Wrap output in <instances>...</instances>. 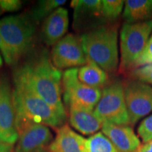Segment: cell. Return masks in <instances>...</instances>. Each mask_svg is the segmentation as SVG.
I'll return each instance as SVG.
<instances>
[{
  "label": "cell",
  "instance_id": "15",
  "mask_svg": "<svg viewBox=\"0 0 152 152\" xmlns=\"http://www.w3.org/2000/svg\"><path fill=\"white\" fill-rule=\"evenodd\" d=\"M100 0H74L71 6L74 9L73 28L83 30L88 28L90 19L103 17Z\"/></svg>",
  "mask_w": 152,
  "mask_h": 152
},
{
  "label": "cell",
  "instance_id": "5",
  "mask_svg": "<svg viewBox=\"0 0 152 152\" xmlns=\"http://www.w3.org/2000/svg\"><path fill=\"white\" fill-rule=\"evenodd\" d=\"M152 33V20L123 25L121 31L120 71H132L134 63L143 53Z\"/></svg>",
  "mask_w": 152,
  "mask_h": 152
},
{
  "label": "cell",
  "instance_id": "19",
  "mask_svg": "<svg viewBox=\"0 0 152 152\" xmlns=\"http://www.w3.org/2000/svg\"><path fill=\"white\" fill-rule=\"evenodd\" d=\"M66 0H41L31 9L30 16L36 24L43 18H47L52 13L66 4Z\"/></svg>",
  "mask_w": 152,
  "mask_h": 152
},
{
  "label": "cell",
  "instance_id": "4",
  "mask_svg": "<svg viewBox=\"0 0 152 152\" xmlns=\"http://www.w3.org/2000/svg\"><path fill=\"white\" fill-rule=\"evenodd\" d=\"M35 25L30 15L26 14L0 19V35L10 55V66H16L30 52L35 35Z\"/></svg>",
  "mask_w": 152,
  "mask_h": 152
},
{
  "label": "cell",
  "instance_id": "7",
  "mask_svg": "<svg viewBox=\"0 0 152 152\" xmlns=\"http://www.w3.org/2000/svg\"><path fill=\"white\" fill-rule=\"evenodd\" d=\"M62 92L66 106H77L94 111L102 90L88 86L78 78V68L66 69L62 75Z\"/></svg>",
  "mask_w": 152,
  "mask_h": 152
},
{
  "label": "cell",
  "instance_id": "6",
  "mask_svg": "<svg viewBox=\"0 0 152 152\" xmlns=\"http://www.w3.org/2000/svg\"><path fill=\"white\" fill-rule=\"evenodd\" d=\"M94 113L102 123L129 125L130 118L125 99L123 83L115 80L102 89Z\"/></svg>",
  "mask_w": 152,
  "mask_h": 152
},
{
  "label": "cell",
  "instance_id": "24",
  "mask_svg": "<svg viewBox=\"0 0 152 152\" xmlns=\"http://www.w3.org/2000/svg\"><path fill=\"white\" fill-rule=\"evenodd\" d=\"M151 64H152V34L150 36L143 53L134 63L132 71L135 68Z\"/></svg>",
  "mask_w": 152,
  "mask_h": 152
},
{
  "label": "cell",
  "instance_id": "13",
  "mask_svg": "<svg viewBox=\"0 0 152 152\" xmlns=\"http://www.w3.org/2000/svg\"><path fill=\"white\" fill-rule=\"evenodd\" d=\"M69 26L68 11L59 7L44 20L41 29V37L47 46H52L62 39Z\"/></svg>",
  "mask_w": 152,
  "mask_h": 152
},
{
  "label": "cell",
  "instance_id": "27",
  "mask_svg": "<svg viewBox=\"0 0 152 152\" xmlns=\"http://www.w3.org/2000/svg\"><path fill=\"white\" fill-rule=\"evenodd\" d=\"M0 152H15L14 144L7 143L0 140Z\"/></svg>",
  "mask_w": 152,
  "mask_h": 152
},
{
  "label": "cell",
  "instance_id": "10",
  "mask_svg": "<svg viewBox=\"0 0 152 152\" xmlns=\"http://www.w3.org/2000/svg\"><path fill=\"white\" fill-rule=\"evenodd\" d=\"M51 58L55 67L59 70L85 65L87 56L80 37L71 33L64 36L53 47Z\"/></svg>",
  "mask_w": 152,
  "mask_h": 152
},
{
  "label": "cell",
  "instance_id": "28",
  "mask_svg": "<svg viewBox=\"0 0 152 152\" xmlns=\"http://www.w3.org/2000/svg\"><path fill=\"white\" fill-rule=\"evenodd\" d=\"M135 152H152V141L141 145Z\"/></svg>",
  "mask_w": 152,
  "mask_h": 152
},
{
  "label": "cell",
  "instance_id": "26",
  "mask_svg": "<svg viewBox=\"0 0 152 152\" xmlns=\"http://www.w3.org/2000/svg\"><path fill=\"white\" fill-rule=\"evenodd\" d=\"M0 52L3 55L4 60L7 63L8 65L10 66L11 64V60H10V55H9V51L7 49V47L6 46L5 43L4 42L2 38H1V35H0Z\"/></svg>",
  "mask_w": 152,
  "mask_h": 152
},
{
  "label": "cell",
  "instance_id": "25",
  "mask_svg": "<svg viewBox=\"0 0 152 152\" xmlns=\"http://www.w3.org/2000/svg\"><path fill=\"white\" fill-rule=\"evenodd\" d=\"M22 1L19 0H0V7L2 11L14 12L20 10Z\"/></svg>",
  "mask_w": 152,
  "mask_h": 152
},
{
  "label": "cell",
  "instance_id": "29",
  "mask_svg": "<svg viewBox=\"0 0 152 152\" xmlns=\"http://www.w3.org/2000/svg\"><path fill=\"white\" fill-rule=\"evenodd\" d=\"M3 65V61H2V58H1V55H0V68Z\"/></svg>",
  "mask_w": 152,
  "mask_h": 152
},
{
  "label": "cell",
  "instance_id": "8",
  "mask_svg": "<svg viewBox=\"0 0 152 152\" xmlns=\"http://www.w3.org/2000/svg\"><path fill=\"white\" fill-rule=\"evenodd\" d=\"M18 138L15 152H43L51 143L52 134L45 125L23 118H16Z\"/></svg>",
  "mask_w": 152,
  "mask_h": 152
},
{
  "label": "cell",
  "instance_id": "2",
  "mask_svg": "<svg viewBox=\"0 0 152 152\" xmlns=\"http://www.w3.org/2000/svg\"><path fill=\"white\" fill-rule=\"evenodd\" d=\"M13 96L16 118L59 128L66 120L35 92L21 75L13 73Z\"/></svg>",
  "mask_w": 152,
  "mask_h": 152
},
{
  "label": "cell",
  "instance_id": "16",
  "mask_svg": "<svg viewBox=\"0 0 152 152\" xmlns=\"http://www.w3.org/2000/svg\"><path fill=\"white\" fill-rule=\"evenodd\" d=\"M69 122L71 126L83 134H94L102 128L103 123L94 111L77 106H68Z\"/></svg>",
  "mask_w": 152,
  "mask_h": 152
},
{
  "label": "cell",
  "instance_id": "17",
  "mask_svg": "<svg viewBox=\"0 0 152 152\" xmlns=\"http://www.w3.org/2000/svg\"><path fill=\"white\" fill-rule=\"evenodd\" d=\"M123 16L128 23L152 20V0L125 1Z\"/></svg>",
  "mask_w": 152,
  "mask_h": 152
},
{
  "label": "cell",
  "instance_id": "9",
  "mask_svg": "<svg viewBox=\"0 0 152 152\" xmlns=\"http://www.w3.org/2000/svg\"><path fill=\"white\" fill-rule=\"evenodd\" d=\"M125 99L131 125L152 111V86L137 80L123 83Z\"/></svg>",
  "mask_w": 152,
  "mask_h": 152
},
{
  "label": "cell",
  "instance_id": "1",
  "mask_svg": "<svg viewBox=\"0 0 152 152\" xmlns=\"http://www.w3.org/2000/svg\"><path fill=\"white\" fill-rule=\"evenodd\" d=\"M14 71L21 75L37 94L66 119V109L61 99L63 75L53 64L51 55L47 49L34 53Z\"/></svg>",
  "mask_w": 152,
  "mask_h": 152
},
{
  "label": "cell",
  "instance_id": "18",
  "mask_svg": "<svg viewBox=\"0 0 152 152\" xmlns=\"http://www.w3.org/2000/svg\"><path fill=\"white\" fill-rule=\"evenodd\" d=\"M78 78L85 85L98 89L109 83L108 73L88 56L87 64L78 68Z\"/></svg>",
  "mask_w": 152,
  "mask_h": 152
},
{
  "label": "cell",
  "instance_id": "3",
  "mask_svg": "<svg viewBox=\"0 0 152 152\" xmlns=\"http://www.w3.org/2000/svg\"><path fill=\"white\" fill-rule=\"evenodd\" d=\"M85 54L106 73L118 67V30L115 26H104L85 32L80 37Z\"/></svg>",
  "mask_w": 152,
  "mask_h": 152
},
{
  "label": "cell",
  "instance_id": "12",
  "mask_svg": "<svg viewBox=\"0 0 152 152\" xmlns=\"http://www.w3.org/2000/svg\"><path fill=\"white\" fill-rule=\"evenodd\" d=\"M102 130L118 152H135L142 145L140 139L129 125L105 122L103 123Z\"/></svg>",
  "mask_w": 152,
  "mask_h": 152
},
{
  "label": "cell",
  "instance_id": "11",
  "mask_svg": "<svg viewBox=\"0 0 152 152\" xmlns=\"http://www.w3.org/2000/svg\"><path fill=\"white\" fill-rule=\"evenodd\" d=\"M13 88L7 77H0V140L14 144L18 134Z\"/></svg>",
  "mask_w": 152,
  "mask_h": 152
},
{
  "label": "cell",
  "instance_id": "23",
  "mask_svg": "<svg viewBox=\"0 0 152 152\" xmlns=\"http://www.w3.org/2000/svg\"><path fill=\"white\" fill-rule=\"evenodd\" d=\"M137 132L144 143L152 141V115L142 121L139 126Z\"/></svg>",
  "mask_w": 152,
  "mask_h": 152
},
{
  "label": "cell",
  "instance_id": "30",
  "mask_svg": "<svg viewBox=\"0 0 152 152\" xmlns=\"http://www.w3.org/2000/svg\"><path fill=\"white\" fill-rule=\"evenodd\" d=\"M1 13H2V10H1V7H0V15H1Z\"/></svg>",
  "mask_w": 152,
  "mask_h": 152
},
{
  "label": "cell",
  "instance_id": "14",
  "mask_svg": "<svg viewBox=\"0 0 152 152\" xmlns=\"http://www.w3.org/2000/svg\"><path fill=\"white\" fill-rule=\"evenodd\" d=\"M86 139L76 133L67 124L56 129L54 140L49 144V152H85Z\"/></svg>",
  "mask_w": 152,
  "mask_h": 152
},
{
  "label": "cell",
  "instance_id": "22",
  "mask_svg": "<svg viewBox=\"0 0 152 152\" xmlns=\"http://www.w3.org/2000/svg\"><path fill=\"white\" fill-rule=\"evenodd\" d=\"M131 75L135 80L152 85V64L132 70Z\"/></svg>",
  "mask_w": 152,
  "mask_h": 152
},
{
  "label": "cell",
  "instance_id": "21",
  "mask_svg": "<svg viewBox=\"0 0 152 152\" xmlns=\"http://www.w3.org/2000/svg\"><path fill=\"white\" fill-rule=\"evenodd\" d=\"M102 2V16L107 20L117 18L122 13L125 5V1L122 0H103Z\"/></svg>",
  "mask_w": 152,
  "mask_h": 152
},
{
  "label": "cell",
  "instance_id": "20",
  "mask_svg": "<svg viewBox=\"0 0 152 152\" xmlns=\"http://www.w3.org/2000/svg\"><path fill=\"white\" fill-rule=\"evenodd\" d=\"M85 152H118L102 132H96L86 139Z\"/></svg>",
  "mask_w": 152,
  "mask_h": 152
}]
</instances>
